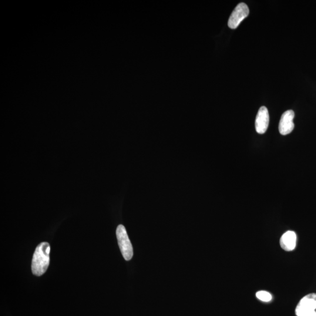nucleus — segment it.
Here are the masks:
<instances>
[{
	"label": "nucleus",
	"instance_id": "obj_1",
	"mask_svg": "<svg viewBox=\"0 0 316 316\" xmlns=\"http://www.w3.org/2000/svg\"><path fill=\"white\" fill-rule=\"evenodd\" d=\"M50 245L42 243L38 245L33 254L32 261V272L33 275L40 277L48 270L50 263Z\"/></svg>",
	"mask_w": 316,
	"mask_h": 316
},
{
	"label": "nucleus",
	"instance_id": "obj_2",
	"mask_svg": "<svg viewBox=\"0 0 316 316\" xmlns=\"http://www.w3.org/2000/svg\"><path fill=\"white\" fill-rule=\"evenodd\" d=\"M118 243L123 256L126 261H130L133 257V248L129 239L126 228L119 225L116 231Z\"/></svg>",
	"mask_w": 316,
	"mask_h": 316
},
{
	"label": "nucleus",
	"instance_id": "obj_3",
	"mask_svg": "<svg viewBox=\"0 0 316 316\" xmlns=\"http://www.w3.org/2000/svg\"><path fill=\"white\" fill-rule=\"evenodd\" d=\"M250 12L248 6L244 2L238 4L228 19V25L231 29H235L243 20L247 17Z\"/></svg>",
	"mask_w": 316,
	"mask_h": 316
},
{
	"label": "nucleus",
	"instance_id": "obj_4",
	"mask_svg": "<svg viewBox=\"0 0 316 316\" xmlns=\"http://www.w3.org/2000/svg\"><path fill=\"white\" fill-rule=\"evenodd\" d=\"M316 294H310L303 298L295 309L297 316L316 311Z\"/></svg>",
	"mask_w": 316,
	"mask_h": 316
},
{
	"label": "nucleus",
	"instance_id": "obj_5",
	"mask_svg": "<svg viewBox=\"0 0 316 316\" xmlns=\"http://www.w3.org/2000/svg\"><path fill=\"white\" fill-rule=\"evenodd\" d=\"M294 118L295 113L293 110H288L282 114L280 124H279V131L282 136L288 135L294 130Z\"/></svg>",
	"mask_w": 316,
	"mask_h": 316
},
{
	"label": "nucleus",
	"instance_id": "obj_6",
	"mask_svg": "<svg viewBox=\"0 0 316 316\" xmlns=\"http://www.w3.org/2000/svg\"><path fill=\"white\" fill-rule=\"evenodd\" d=\"M270 123V114L266 107L262 106L259 110L255 120V130L260 134L266 132Z\"/></svg>",
	"mask_w": 316,
	"mask_h": 316
},
{
	"label": "nucleus",
	"instance_id": "obj_7",
	"mask_svg": "<svg viewBox=\"0 0 316 316\" xmlns=\"http://www.w3.org/2000/svg\"><path fill=\"white\" fill-rule=\"evenodd\" d=\"M297 241V234L294 231H288L282 235L280 239V245L285 251H292L296 248Z\"/></svg>",
	"mask_w": 316,
	"mask_h": 316
},
{
	"label": "nucleus",
	"instance_id": "obj_8",
	"mask_svg": "<svg viewBox=\"0 0 316 316\" xmlns=\"http://www.w3.org/2000/svg\"><path fill=\"white\" fill-rule=\"evenodd\" d=\"M256 297L259 300L264 302H270L272 299V295L265 291H258L256 294Z\"/></svg>",
	"mask_w": 316,
	"mask_h": 316
},
{
	"label": "nucleus",
	"instance_id": "obj_9",
	"mask_svg": "<svg viewBox=\"0 0 316 316\" xmlns=\"http://www.w3.org/2000/svg\"><path fill=\"white\" fill-rule=\"evenodd\" d=\"M299 316H316V312H313L311 313H309V314L303 315Z\"/></svg>",
	"mask_w": 316,
	"mask_h": 316
}]
</instances>
